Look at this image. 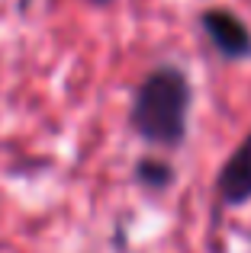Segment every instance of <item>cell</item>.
Masks as SVG:
<instances>
[{
	"label": "cell",
	"instance_id": "cell-1",
	"mask_svg": "<svg viewBox=\"0 0 251 253\" xmlns=\"http://www.w3.org/2000/svg\"><path fill=\"white\" fill-rule=\"evenodd\" d=\"M190 86L177 68H158L142 81L132 99V128L155 144H177L187 128Z\"/></svg>",
	"mask_w": 251,
	"mask_h": 253
},
{
	"label": "cell",
	"instance_id": "cell-2",
	"mask_svg": "<svg viewBox=\"0 0 251 253\" xmlns=\"http://www.w3.org/2000/svg\"><path fill=\"white\" fill-rule=\"evenodd\" d=\"M203 26H206L209 39L216 42V48H219L222 55L239 58V55H248V51H251V36H248V29L232 16V13L209 10V13H203Z\"/></svg>",
	"mask_w": 251,
	"mask_h": 253
},
{
	"label": "cell",
	"instance_id": "cell-3",
	"mask_svg": "<svg viewBox=\"0 0 251 253\" xmlns=\"http://www.w3.org/2000/svg\"><path fill=\"white\" fill-rule=\"evenodd\" d=\"M219 192L226 202H245L251 196V138L232 154V161L222 167Z\"/></svg>",
	"mask_w": 251,
	"mask_h": 253
},
{
	"label": "cell",
	"instance_id": "cell-4",
	"mask_svg": "<svg viewBox=\"0 0 251 253\" xmlns=\"http://www.w3.org/2000/svg\"><path fill=\"white\" fill-rule=\"evenodd\" d=\"M135 176L142 179L145 186H168L171 183V167H164V164H158V161H142L135 167Z\"/></svg>",
	"mask_w": 251,
	"mask_h": 253
}]
</instances>
